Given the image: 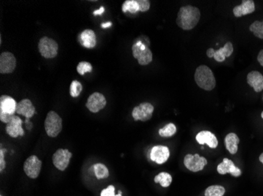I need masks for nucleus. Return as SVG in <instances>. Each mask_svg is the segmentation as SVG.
Segmentation results:
<instances>
[{"label":"nucleus","instance_id":"1","mask_svg":"<svg viewBox=\"0 0 263 196\" xmlns=\"http://www.w3.org/2000/svg\"><path fill=\"white\" fill-rule=\"evenodd\" d=\"M200 10L196 6H185L180 8L176 18V24L183 30H192L200 20Z\"/></svg>","mask_w":263,"mask_h":196},{"label":"nucleus","instance_id":"2","mask_svg":"<svg viewBox=\"0 0 263 196\" xmlns=\"http://www.w3.org/2000/svg\"><path fill=\"white\" fill-rule=\"evenodd\" d=\"M149 46L150 39L145 35H141L135 39L133 43L132 47L133 57L137 59L141 65H149L152 61V52L149 48Z\"/></svg>","mask_w":263,"mask_h":196},{"label":"nucleus","instance_id":"3","mask_svg":"<svg viewBox=\"0 0 263 196\" xmlns=\"http://www.w3.org/2000/svg\"><path fill=\"white\" fill-rule=\"evenodd\" d=\"M194 78L196 84L203 90L210 91L215 88L216 79L214 73L206 65H200L196 69Z\"/></svg>","mask_w":263,"mask_h":196},{"label":"nucleus","instance_id":"4","mask_svg":"<svg viewBox=\"0 0 263 196\" xmlns=\"http://www.w3.org/2000/svg\"><path fill=\"white\" fill-rule=\"evenodd\" d=\"M16 101L14 98L7 95H2L0 98V120L8 123L11 120L17 109Z\"/></svg>","mask_w":263,"mask_h":196},{"label":"nucleus","instance_id":"5","mask_svg":"<svg viewBox=\"0 0 263 196\" xmlns=\"http://www.w3.org/2000/svg\"><path fill=\"white\" fill-rule=\"evenodd\" d=\"M44 126H45L46 133L49 137H57L62 129L61 118L56 112L51 111L47 115Z\"/></svg>","mask_w":263,"mask_h":196},{"label":"nucleus","instance_id":"6","mask_svg":"<svg viewBox=\"0 0 263 196\" xmlns=\"http://www.w3.org/2000/svg\"><path fill=\"white\" fill-rule=\"evenodd\" d=\"M38 48L42 57L47 59H52L57 56L58 45L56 40L45 36L40 39L38 44Z\"/></svg>","mask_w":263,"mask_h":196},{"label":"nucleus","instance_id":"7","mask_svg":"<svg viewBox=\"0 0 263 196\" xmlns=\"http://www.w3.org/2000/svg\"><path fill=\"white\" fill-rule=\"evenodd\" d=\"M150 2L148 0H126L122 4V12L124 14L130 13L137 14L138 12L148 11Z\"/></svg>","mask_w":263,"mask_h":196},{"label":"nucleus","instance_id":"8","mask_svg":"<svg viewBox=\"0 0 263 196\" xmlns=\"http://www.w3.org/2000/svg\"><path fill=\"white\" fill-rule=\"evenodd\" d=\"M154 112V106L148 102H144L133 108L132 116L135 121L146 122L150 120Z\"/></svg>","mask_w":263,"mask_h":196},{"label":"nucleus","instance_id":"9","mask_svg":"<svg viewBox=\"0 0 263 196\" xmlns=\"http://www.w3.org/2000/svg\"><path fill=\"white\" fill-rule=\"evenodd\" d=\"M184 164L188 170L192 172H199L204 170L207 164V160L204 157L200 156L199 154H188L184 159Z\"/></svg>","mask_w":263,"mask_h":196},{"label":"nucleus","instance_id":"10","mask_svg":"<svg viewBox=\"0 0 263 196\" xmlns=\"http://www.w3.org/2000/svg\"><path fill=\"white\" fill-rule=\"evenodd\" d=\"M42 162L36 155H32L26 159L24 169L26 175L32 179L37 178L41 171Z\"/></svg>","mask_w":263,"mask_h":196},{"label":"nucleus","instance_id":"11","mask_svg":"<svg viewBox=\"0 0 263 196\" xmlns=\"http://www.w3.org/2000/svg\"><path fill=\"white\" fill-rule=\"evenodd\" d=\"M71 157L72 153L68 149H58L54 153L53 158H52L54 166L58 170L64 171L69 166Z\"/></svg>","mask_w":263,"mask_h":196},{"label":"nucleus","instance_id":"12","mask_svg":"<svg viewBox=\"0 0 263 196\" xmlns=\"http://www.w3.org/2000/svg\"><path fill=\"white\" fill-rule=\"evenodd\" d=\"M17 61L13 53L3 52L0 55V73L10 74L16 68Z\"/></svg>","mask_w":263,"mask_h":196},{"label":"nucleus","instance_id":"13","mask_svg":"<svg viewBox=\"0 0 263 196\" xmlns=\"http://www.w3.org/2000/svg\"><path fill=\"white\" fill-rule=\"evenodd\" d=\"M107 100L105 97L100 93L95 92L90 95L86 103V107L90 112L97 113L99 111L105 108Z\"/></svg>","mask_w":263,"mask_h":196},{"label":"nucleus","instance_id":"14","mask_svg":"<svg viewBox=\"0 0 263 196\" xmlns=\"http://www.w3.org/2000/svg\"><path fill=\"white\" fill-rule=\"evenodd\" d=\"M170 150L166 146L157 145L150 150V158L157 164H163L170 158Z\"/></svg>","mask_w":263,"mask_h":196},{"label":"nucleus","instance_id":"15","mask_svg":"<svg viewBox=\"0 0 263 196\" xmlns=\"http://www.w3.org/2000/svg\"><path fill=\"white\" fill-rule=\"evenodd\" d=\"M6 131L13 138H16L18 136H24V129L22 128V120L20 117L13 116L11 120L6 124Z\"/></svg>","mask_w":263,"mask_h":196},{"label":"nucleus","instance_id":"16","mask_svg":"<svg viewBox=\"0 0 263 196\" xmlns=\"http://www.w3.org/2000/svg\"><path fill=\"white\" fill-rule=\"evenodd\" d=\"M217 171L220 174L225 175L226 173H230L232 176H235V177H238L242 174L241 171L238 167H235L234 162L226 158L223 159L222 163L218 165Z\"/></svg>","mask_w":263,"mask_h":196},{"label":"nucleus","instance_id":"17","mask_svg":"<svg viewBox=\"0 0 263 196\" xmlns=\"http://www.w3.org/2000/svg\"><path fill=\"white\" fill-rule=\"evenodd\" d=\"M80 44L87 49H92L96 45V35L93 30L86 29L78 36Z\"/></svg>","mask_w":263,"mask_h":196},{"label":"nucleus","instance_id":"18","mask_svg":"<svg viewBox=\"0 0 263 196\" xmlns=\"http://www.w3.org/2000/svg\"><path fill=\"white\" fill-rule=\"evenodd\" d=\"M196 139L200 145H203L206 144L210 148H216L218 147V141L217 137L214 133L207 130L200 132L196 135Z\"/></svg>","mask_w":263,"mask_h":196},{"label":"nucleus","instance_id":"19","mask_svg":"<svg viewBox=\"0 0 263 196\" xmlns=\"http://www.w3.org/2000/svg\"><path fill=\"white\" fill-rule=\"evenodd\" d=\"M255 10V4L253 0H243L241 5L235 6L233 10L235 18H240L247 14H252Z\"/></svg>","mask_w":263,"mask_h":196},{"label":"nucleus","instance_id":"20","mask_svg":"<svg viewBox=\"0 0 263 196\" xmlns=\"http://www.w3.org/2000/svg\"><path fill=\"white\" fill-rule=\"evenodd\" d=\"M16 112L18 115H22L27 119H30L35 115L36 110L31 100L24 99L17 104Z\"/></svg>","mask_w":263,"mask_h":196},{"label":"nucleus","instance_id":"21","mask_svg":"<svg viewBox=\"0 0 263 196\" xmlns=\"http://www.w3.org/2000/svg\"><path fill=\"white\" fill-rule=\"evenodd\" d=\"M247 84L253 87L255 92H261L263 90V75L257 71H252L247 76Z\"/></svg>","mask_w":263,"mask_h":196},{"label":"nucleus","instance_id":"22","mask_svg":"<svg viewBox=\"0 0 263 196\" xmlns=\"http://www.w3.org/2000/svg\"><path fill=\"white\" fill-rule=\"evenodd\" d=\"M233 53H234L233 43L231 42H228L223 47L219 48L218 50H215L214 59L218 62H223L226 57H230Z\"/></svg>","mask_w":263,"mask_h":196},{"label":"nucleus","instance_id":"23","mask_svg":"<svg viewBox=\"0 0 263 196\" xmlns=\"http://www.w3.org/2000/svg\"><path fill=\"white\" fill-rule=\"evenodd\" d=\"M239 143V138L235 133H229L225 138V145H226V149L231 153L232 155H234L237 152Z\"/></svg>","mask_w":263,"mask_h":196},{"label":"nucleus","instance_id":"24","mask_svg":"<svg viewBox=\"0 0 263 196\" xmlns=\"http://www.w3.org/2000/svg\"><path fill=\"white\" fill-rule=\"evenodd\" d=\"M154 182L159 183L163 188H167L172 182V176L168 172H162L154 177Z\"/></svg>","mask_w":263,"mask_h":196},{"label":"nucleus","instance_id":"25","mask_svg":"<svg viewBox=\"0 0 263 196\" xmlns=\"http://www.w3.org/2000/svg\"><path fill=\"white\" fill-rule=\"evenodd\" d=\"M94 172L97 179H105L109 176V171L105 165L96 163L93 166Z\"/></svg>","mask_w":263,"mask_h":196},{"label":"nucleus","instance_id":"26","mask_svg":"<svg viewBox=\"0 0 263 196\" xmlns=\"http://www.w3.org/2000/svg\"><path fill=\"white\" fill-rule=\"evenodd\" d=\"M226 193V189L220 185H212L206 188L205 196H223Z\"/></svg>","mask_w":263,"mask_h":196},{"label":"nucleus","instance_id":"27","mask_svg":"<svg viewBox=\"0 0 263 196\" xmlns=\"http://www.w3.org/2000/svg\"><path fill=\"white\" fill-rule=\"evenodd\" d=\"M249 29L251 32H253L255 36L263 39V21H255L250 25Z\"/></svg>","mask_w":263,"mask_h":196},{"label":"nucleus","instance_id":"28","mask_svg":"<svg viewBox=\"0 0 263 196\" xmlns=\"http://www.w3.org/2000/svg\"><path fill=\"white\" fill-rule=\"evenodd\" d=\"M176 132V125L174 123H169L165 125L164 127L158 130V133L161 137H170L174 136Z\"/></svg>","mask_w":263,"mask_h":196},{"label":"nucleus","instance_id":"29","mask_svg":"<svg viewBox=\"0 0 263 196\" xmlns=\"http://www.w3.org/2000/svg\"><path fill=\"white\" fill-rule=\"evenodd\" d=\"M77 73L81 75H84L85 73H91L93 70L92 65L87 61H81L77 67Z\"/></svg>","mask_w":263,"mask_h":196},{"label":"nucleus","instance_id":"30","mask_svg":"<svg viewBox=\"0 0 263 196\" xmlns=\"http://www.w3.org/2000/svg\"><path fill=\"white\" fill-rule=\"evenodd\" d=\"M81 91H82V84L79 81L73 80L69 89V94L71 97L77 98L81 94Z\"/></svg>","mask_w":263,"mask_h":196},{"label":"nucleus","instance_id":"31","mask_svg":"<svg viewBox=\"0 0 263 196\" xmlns=\"http://www.w3.org/2000/svg\"><path fill=\"white\" fill-rule=\"evenodd\" d=\"M121 194H122L121 191H119L118 194L115 195V187L113 185H109L107 188L102 191L100 196H122Z\"/></svg>","mask_w":263,"mask_h":196},{"label":"nucleus","instance_id":"32","mask_svg":"<svg viewBox=\"0 0 263 196\" xmlns=\"http://www.w3.org/2000/svg\"><path fill=\"white\" fill-rule=\"evenodd\" d=\"M4 151H6V150H3V149H1V151H0V171L1 172H2V171L6 167V162H5L4 159Z\"/></svg>","mask_w":263,"mask_h":196},{"label":"nucleus","instance_id":"33","mask_svg":"<svg viewBox=\"0 0 263 196\" xmlns=\"http://www.w3.org/2000/svg\"><path fill=\"white\" fill-rule=\"evenodd\" d=\"M214 53H215V50L213 48H210L206 50V56L209 58H214Z\"/></svg>","mask_w":263,"mask_h":196},{"label":"nucleus","instance_id":"34","mask_svg":"<svg viewBox=\"0 0 263 196\" xmlns=\"http://www.w3.org/2000/svg\"><path fill=\"white\" fill-rule=\"evenodd\" d=\"M258 61H259V64L263 67V49H262L260 52L259 53L257 57Z\"/></svg>","mask_w":263,"mask_h":196},{"label":"nucleus","instance_id":"35","mask_svg":"<svg viewBox=\"0 0 263 196\" xmlns=\"http://www.w3.org/2000/svg\"><path fill=\"white\" fill-rule=\"evenodd\" d=\"M104 11H105V9H104L103 6H102V7L99 8V10H95L93 12V14L95 16L102 15L104 13Z\"/></svg>","mask_w":263,"mask_h":196},{"label":"nucleus","instance_id":"36","mask_svg":"<svg viewBox=\"0 0 263 196\" xmlns=\"http://www.w3.org/2000/svg\"><path fill=\"white\" fill-rule=\"evenodd\" d=\"M112 26V23L111 22H107V23H103L101 24V27L103 28H107V27H110Z\"/></svg>","mask_w":263,"mask_h":196},{"label":"nucleus","instance_id":"37","mask_svg":"<svg viewBox=\"0 0 263 196\" xmlns=\"http://www.w3.org/2000/svg\"><path fill=\"white\" fill-rule=\"evenodd\" d=\"M259 161H260V162H261V163L263 164V153H262L261 155H260V156H259Z\"/></svg>","mask_w":263,"mask_h":196},{"label":"nucleus","instance_id":"38","mask_svg":"<svg viewBox=\"0 0 263 196\" xmlns=\"http://www.w3.org/2000/svg\"><path fill=\"white\" fill-rule=\"evenodd\" d=\"M261 116H262V118H263V112H262Z\"/></svg>","mask_w":263,"mask_h":196}]
</instances>
